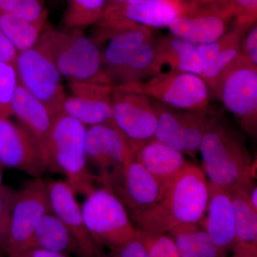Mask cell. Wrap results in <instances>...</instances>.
<instances>
[{"mask_svg": "<svg viewBox=\"0 0 257 257\" xmlns=\"http://www.w3.org/2000/svg\"><path fill=\"white\" fill-rule=\"evenodd\" d=\"M92 40L101 52L102 65L114 85L118 74L144 45L155 40L152 28L123 20L102 18Z\"/></svg>", "mask_w": 257, "mask_h": 257, "instance_id": "6", "label": "cell"}, {"mask_svg": "<svg viewBox=\"0 0 257 257\" xmlns=\"http://www.w3.org/2000/svg\"><path fill=\"white\" fill-rule=\"evenodd\" d=\"M187 8L188 0H144L105 12L102 18L126 20L151 28H163L183 16Z\"/></svg>", "mask_w": 257, "mask_h": 257, "instance_id": "21", "label": "cell"}, {"mask_svg": "<svg viewBox=\"0 0 257 257\" xmlns=\"http://www.w3.org/2000/svg\"><path fill=\"white\" fill-rule=\"evenodd\" d=\"M55 1H60V0H55Z\"/></svg>", "mask_w": 257, "mask_h": 257, "instance_id": "45", "label": "cell"}, {"mask_svg": "<svg viewBox=\"0 0 257 257\" xmlns=\"http://www.w3.org/2000/svg\"><path fill=\"white\" fill-rule=\"evenodd\" d=\"M33 248L82 257L73 235L60 219L51 211L42 216L37 223L30 246V248Z\"/></svg>", "mask_w": 257, "mask_h": 257, "instance_id": "26", "label": "cell"}, {"mask_svg": "<svg viewBox=\"0 0 257 257\" xmlns=\"http://www.w3.org/2000/svg\"><path fill=\"white\" fill-rule=\"evenodd\" d=\"M18 51L0 29V62L15 64Z\"/></svg>", "mask_w": 257, "mask_h": 257, "instance_id": "38", "label": "cell"}, {"mask_svg": "<svg viewBox=\"0 0 257 257\" xmlns=\"http://www.w3.org/2000/svg\"><path fill=\"white\" fill-rule=\"evenodd\" d=\"M155 42V39L147 42L136 52L118 74L114 85L142 82L160 74Z\"/></svg>", "mask_w": 257, "mask_h": 257, "instance_id": "29", "label": "cell"}, {"mask_svg": "<svg viewBox=\"0 0 257 257\" xmlns=\"http://www.w3.org/2000/svg\"><path fill=\"white\" fill-rule=\"evenodd\" d=\"M126 84L153 100L182 110H199L209 106L210 101L205 81L182 71H165L142 82Z\"/></svg>", "mask_w": 257, "mask_h": 257, "instance_id": "8", "label": "cell"}, {"mask_svg": "<svg viewBox=\"0 0 257 257\" xmlns=\"http://www.w3.org/2000/svg\"><path fill=\"white\" fill-rule=\"evenodd\" d=\"M0 163L38 178L47 171L41 147L23 125L0 118Z\"/></svg>", "mask_w": 257, "mask_h": 257, "instance_id": "15", "label": "cell"}, {"mask_svg": "<svg viewBox=\"0 0 257 257\" xmlns=\"http://www.w3.org/2000/svg\"><path fill=\"white\" fill-rule=\"evenodd\" d=\"M155 47L160 74L168 67L169 70L202 75L203 62L199 45L172 35L155 40Z\"/></svg>", "mask_w": 257, "mask_h": 257, "instance_id": "24", "label": "cell"}, {"mask_svg": "<svg viewBox=\"0 0 257 257\" xmlns=\"http://www.w3.org/2000/svg\"><path fill=\"white\" fill-rule=\"evenodd\" d=\"M85 151L87 160L97 167L96 180L109 189L122 173L133 150L110 121L87 127Z\"/></svg>", "mask_w": 257, "mask_h": 257, "instance_id": "13", "label": "cell"}, {"mask_svg": "<svg viewBox=\"0 0 257 257\" xmlns=\"http://www.w3.org/2000/svg\"><path fill=\"white\" fill-rule=\"evenodd\" d=\"M211 94L251 138L257 134V67L241 57L222 76Z\"/></svg>", "mask_w": 257, "mask_h": 257, "instance_id": "7", "label": "cell"}, {"mask_svg": "<svg viewBox=\"0 0 257 257\" xmlns=\"http://www.w3.org/2000/svg\"><path fill=\"white\" fill-rule=\"evenodd\" d=\"M47 27L0 11V29L19 53L36 46Z\"/></svg>", "mask_w": 257, "mask_h": 257, "instance_id": "28", "label": "cell"}, {"mask_svg": "<svg viewBox=\"0 0 257 257\" xmlns=\"http://www.w3.org/2000/svg\"><path fill=\"white\" fill-rule=\"evenodd\" d=\"M106 0H67L62 19L65 29L81 30L96 25L102 18Z\"/></svg>", "mask_w": 257, "mask_h": 257, "instance_id": "30", "label": "cell"}, {"mask_svg": "<svg viewBox=\"0 0 257 257\" xmlns=\"http://www.w3.org/2000/svg\"><path fill=\"white\" fill-rule=\"evenodd\" d=\"M162 189V184L142 165L133 150L122 173L109 190L121 201L133 220L157 202Z\"/></svg>", "mask_w": 257, "mask_h": 257, "instance_id": "16", "label": "cell"}, {"mask_svg": "<svg viewBox=\"0 0 257 257\" xmlns=\"http://www.w3.org/2000/svg\"><path fill=\"white\" fill-rule=\"evenodd\" d=\"M0 11L47 25L48 12L45 0H0Z\"/></svg>", "mask_w": 257, "mask_h": 257, "instance_id": "31", "label": "cell"}, {"mask_svg": "<svg viewBox=\"0 0 257 257\" xmlns=\"http://www.w3.org/2000/svg\"><path fill=\"white\" fill-rule=\"evenodd\" d=\"M250 190L231 192L235 214L232 257H257V210L250 202Z\"/></svg>", "mask_w": 257, "mask_h": 257, "instance_id": "25", "label": "cell"}, {"mask_svg": "<svg viewBox=\"0 0 257 257\" xmlns=\"http://www.w3.org/2000/svg\"><path fill=\"white\" fill-rule=\"evenodd\" d=\"M144 1V0H126L124 4H132V3H138V2Z\"/></svg>", "mask_w": 257, "mask_h": 257, "instance_id": "43", "label": "cell"}, {"mask_svg": "<svg viewBox=\"0 0 257 257\" xmlns=\"http://www.w3.org/2000/svg\"><path fill=\"white\" fill-rule=\"evenodd\" d=\"M256 197H257V188L256 186H253L252 188H251V190L249 192V199L250 202H251V205L253 206V207L255 209L257 210V201H256Z\"/></svg>", "mask_w": 257, "mask_h": 257, "instance_id": "41", "label": "cell"}, {"mask_svg": "<svg viewBox=\"0 0 257 257\" xmlns=\"http://www.w3.org/2000/svg\"><path fill=\"white\" fill-rule=\"evenodd\" d=\"M130 147L137 159L162 186L170 182L189 164L183 154L154 138Z\"/></svg>", "mask_w": 257, "mask_h": 257, "instance_id": "22", "label": "cell"}, {"mask_svg": "<svg viewBox=\"0 0 257 257\" xmlns=\"http://www.w3.org/2000/svg\"><path fill=\"white\" fill-rule=\"evenodd\" d=\"M87 126L77 120L60 112L53 116L45 158L47 170L63 174L67 183L76 193L87 194L96 180L87 170L85 151Z\"/></svg>", "mask_w": 257, "mask_h": 257, "instance_id": "4", "label": "cell"}, {"mask_svg": "<svg viewBox=\"0 0 257 257\" xmlns=\"http://www.w3.org/2000/svg\"><path fill=\"white\" fill-rule=\"evenodd\" d=\"M126 0H106V8L105 10H104V13L124 5V3H126Z\"/></svg>", "mask_w": 257, "mask_h": 257, "instance_id": "40", "label": "cell"}, {"mask_svg": "<svg viewBox=\"0 0 257 257\" xmlns=\"http://www.w3.org/2000/svg\"><path fill=\"white\" fill-rule=\"evenodd\" d=\"M15 65L20 84L41 101L52 116L61 112L67 93L52 60L35 46L20 52Z\"/></svg>", "mask_w": 257, "mask_h": 257, "instance_id": "12", "label": "cell"}, {"mask_svg": "<svg viewBox=\"0 0 257 257\" xmlns=\"http://www.w3.org/2000/svg\"><path fill=\"white\" fill-rule=\"evenodd\" d=\"M199 152L209 183L230 193L253 186L251 154L242 135L212 110Z\"/></svg>", "mask_w": 257, "mask_h": 257, "instance_id": "2", "label": "cell"}, {"mask_svg": "<svg viewBox=\"0 0 257 257\" xmlns=\"http://www.w3.org/2000/svg\"><path fill=\"white\" fill-rule=\"evenodd\" d=\"M101 257H149L143 241L138 233L134 239L118 247L108 249Z\"/></svg>", "mask_w": 257, "mask_h": 257, "instance_id": "36", "label": "cell"}, {"mask_svg": "<svg viewBox=\"0 0 257 257\" xmlns=\"http://www.w3.org/2000/svg\"><path fill=\"white\" fill-rule=\"evenodd\" d=\"M16 191L0 185V257L5 256V248L9 231L12 209Z\"/></svg>", "mask_w": 257, "mask_h": 257, "instance_id": "34", "label": "cell"}, {"mask_svg": "<svg viewBox=\"0 0 257 257\" xmlns=\"http://www.w3.org/2000/svg\"><path fill=\"white\" fill-rule=\"evenodd\" d=\"M154 103L128 84L113 85L111 123L130 145L146 143L155 137L157 115Z\"/></svg>", "mask_w": 257, "mask_h": 257, "instance_id": "10", "label": "cell"}, {"mask_svg": "<svg viewBox=\"0 0 257 257\" xmlns=\"http://www.w3.org/2000/svg\"><path fill=\"white\" fill-rule=\"evenodd\" d=\"M209 197V182L205 174L189 163L162 186L157 202L132 221L142 231L169 234L180 225L201 224Z\"/></svg>", "mask_w": 257, "mask_h": 257, "instance_id": "1", "label": "cell"}, {"mask_svg": "<svg viewBox=\"0 0 257 257\" xmlns=\"http://www.w3.org/2000/svg\"><path fill=\"white\" fill-rule=\"evenodd\" d=\"M81 209L88 231L102 249L118 247L136 236L138 229L122 203L109 189H93Z\"/></svg>", "mask_w": 257, "mask_h": 257, "instance_id": "5", "label": "cell"}, {"mask_svg": "<svg viewBox=\"0 0 257 257\" xmlns=\"http://www.w3.org/2000/svg\"><path fill=\"white\" fill-rule=\"evenodd\" d=\"M19 83L15 64L0 62V118L13 116L12 103Z\"/></svg>", "mask_w": 257, "mask_h": 257, "instance_id": "32", "label": "cell"}, {"mask_svg": "<svg viewBox=\"0 0 257 257\" xmlns=\"http://www.w3.org/2000/svg\"><path fill=\"white\" fill-rule=\"evenodd\" d=\"M200 224L226 256L235 243V214L231 193L209 183V202Z\"/></svg>", "mask_w": 257, "mask_h": 257, "instance_id": "20", "label": "cell"}, {"mask_svg": "<svg viewBox=\"0 0 257 257\" xmlns=\"http://www.w3.org/2000/svg\"><path fill=\"white\" fill-rule=\"evenodd\" d=\"M241 52L244 60L257 67V25L251 27L245 34L241 43Z\"/></svg>", "mask_w": 257, "mask_h": 257, "instance_id": "37", "label": "cell"}, {"mask_svg": "<svg viewBox=\"0 0 257 257\" xmlns=\"http://www.w3.org/2000/svg\"><path fill=\"white\" fill-rule=\"evenodd\" d=\"M50 211L47 182L41 177L28 181L16 191L5 244V256H15L30 249L37 223Z\"/></svg>", "mask_w": 257, "mask_h": 257, "instance_id": "9", "label": "cell"}, {"mask_svg": "<svg viewBox=\"0 0 257 257\" xmlns=\"http://www.w3.org/2000/svg\"><path fill=\"white\" fill-rule=\"evenodd\" d=\"M248 30L234 23L231 28L216 41L199 45L203 62L201 77L207 83L211 93L221 76L241 57V40Z\"/></svg>", "mask_w": 257, "mask_h": 257, "instance_id": "19", "label": "cell"}, {"mask_svg": "<svg viewBox=\"0 0 257 257\" xmlns=\"http://www.w3.org/2000/svg\"><path fill=\"white\" fill-rule=\"evenodd\" d=\"M232 19L229 0L209 3L188 0L187 13L173 20L168 28L174 36L195 45H205L220 38Z\"/></svg>", "mask_w": 257, "mask_h": 257, "instance_id": "14", "label": "cell"}, {"mask_svg": "<svg viewBox=\"0 0 257 257\" xmlns=\"http://www.w3.org/2000/svg\"><path fill=\"white\" fill-rule=\"evenodd\" d=\"M149 257H181L175 241L169 234H157L138 229Z\"/></svg>", "mask_w": 257, "mask_h": 257, "instance_id": "33", "label": "cell"}, {"mask_svg": "<svg viewBox=\"0 0 257 257\" xmlns=\"http://www.w3.org/2000/svg\"><path fill=\"white\" fill-rule=\"evenodd\" d=\"M169 234L181 257H226L200 224L180 225Z\"/></svg>", "mask_w": 257, "mask_h": 257, "instance_id": "27", "label": "cell"}, {"mask_svg": "<svg viewBox=\"0 0 257 257\" xmlns=\"http://www.w3.org/2000/svg\"><path fill=\"white\" fill-rule=\"evenodd\" d=\"M10 257H76L64 253L55 252L43 248H33L15 256Z\"/></svg>", "mask_w": 257, "mask_h": 257, "instance_id": "39", "label": "cell"}, {"mask_svg": "<svg viewBox=\"0 0 257 257\" xmlns=\"http://www.w3.org/2000/svg\"><path fill=\"white\" fill-rule=\"evenodd\" d=\"M12 110L13 116L36 140L45 157L47 139L53 120L46 106L19 83L12 103Z\"/></svg>", "mask_w": 257, "mask_h": 257, "instance_id": "23", "label": "cell"}, {"mask_svg": "<svg viewBox=\"0 0 257 257\" xmlns=\"http://www.w3.org/2000/svg\"><path fill=\"white\" fill-rule=\"evenodd\" d=\"M3 168H4V167L0 163V185L3 184H2V182H3Z\"/></svg>", "mask_w": 257, "mask_h": 257, "instance_id": "42", "label": "cell"}, {"mask_svg": "<svg viewBox=\"0 0 257 257\" xmlns=\"http://www.w3.org/2000/svg\"><path fill=\"white\" fill-rule=\"evenodd\" d=\"M234 23L250 29L256 23L257 0H229Z\"/></svg>", "mask_w": 257, "mask_h": 257, "instance_id": "35", "label": "cell"}, {"mask_svg": "<svg viewBox=\"0 0 257 257\" xmlns=\"http://www.w3.org/2000/svg\"><path fill=\"white\" fill-rule=\"evenodd\" d=\"M36 47L52 60L62 77L70 82L113 85L102 65L96 42L81 30L47 27Z\"/></svg>", "mask_w": 257, "mask_h": 257, "instance_id": "3", "label": "cell"}, {"mask_svg": "<svg viewBox=\"0 0 257 257\" xmlns=\"http://www.w3.org/2000/svg\"><path fill=\"white\" fill-rule=\"evenodd\" d=\"M154 106L157 115L154 139L196 158L213 109L207 106L199 110H182L156 101Z\"/></svg>", "mask_w": 257, "mask_h": 257, "instance_id": "11", "label": "cell"}, {"mask_svg": "<svg viewBox=\"0 0 257 257\" xmlns=\"http://www.w3.org/2000/svg\"><path fill=\"white\" fill-rule=\"evenodd\" d=\"M51 212L66 225L78 243L82 257H101L104 249L92 239L84 224L82 209L75 194L67 182L51 180L47 182Z\"/></svg>", "mask_w": 257, "mask_h": 257, "instance_id": "18", "label": "cell"}, {"mask_svg": "<svg viewBox=\"0 0 257 257\" xmlns=\"http://www.w3.org/2000/svg\"><path fill=\"white\" fill-rule=\"evenodd\" d=\"M193 1L197 2V3H209V2L216 1V0H193Z\"/></svg>", "mask_w": 257, "mask_h": 257, "instance_id": "44", "label": "cell"}, {"mask_svg": "<svg viewBox=\"0 0 257 257\" xmlns=\"http://www.w3.org/2000/svg\"><path fill=\"white\" fill-rule=\"evenodd\" d=\"M113 85L92 82L69 83L61 112L88 126L110 122Z\"/></svg>", "mask_w": 257, "mask_h": 257, "instance_id": "17", "label": "cell"}]
</instances>
